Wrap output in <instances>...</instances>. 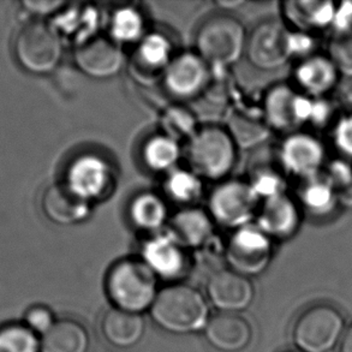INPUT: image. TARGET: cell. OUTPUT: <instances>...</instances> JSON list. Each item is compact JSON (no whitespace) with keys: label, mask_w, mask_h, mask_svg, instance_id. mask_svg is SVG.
<instances>
[{"label":"cell","mask_w":352,"mask_h":352,"mask_svg":"<svg viewBox=\"0 0 352 352\" xmlns=\"http://www.w3.org/2000/svg\"><path fill=\"white\" fill-rule=\"evenodd\" d=\"M204 332L207 342L221 352L242 351L252 338V326L247 320L229 313L212 316Z\"/></svg>","instance_id":"cell-23"},{"label":"cell","mask_w":352,"mask_h":352,"mask_svg":"<svg viewBox=\"0 0 352 352\" xmlns=\"http://www.w3.org/2000/svg\"><path fill=\"white\" fill-rule=\"evenodd\" d=\"M284 352H302L298 350V349H292V350H286V351Z\"/></svg>","instance_id":"cell-46"},{"label":"cell","mask_w":352,"mask_h":352,"mask_svg":"<svg viewBox=\"0 0 352 352\" xmlns=\"http://www.w3.org/2000/svg\"><path fill=\"white\" fill-rule=\"evenodd\" d=\"M89 334L75 320H57L52 329L40 338V352H87Z\"/></svg>","instance_id":"cell-28"},{"label":"cell","mask_w":352,"mask_h":352,"mask_svg":"<svg viewBox=\"0 0 352 352\" xmlns=\"http://www.w3.org/2000/svg\"><path fill=\"white\" fill-rule=\"evenodd\" d=\"M164 197L183 208L195 207L204 195V179L189 168L177 167L162 181Z\"/></svg>","instance_id":"cell-30"},{"label":"cell","mask_w":352,"mask_h":352,"mask_svg":"<svg viewBox=\"0 0 352 352\" xmlns=\"http://www.w3.org/2000/svg\"><path fill=\"white\" fill-rule=\"evenodd\" d=\"M340 352H352V324L344 332L343 338L339 343Z\"/></svg>","instance_id":"cell-43"},{"label":"cell","mask_w":352,"mask_h":352,"mask_svg":"<svg viewBox=\"0 0 352 352\" xmlns=\"http://www.w3.org/2000/svg\"><path fill=\"white\" fill-rule=\"evenodd\" d=\"M21 5L28 14L36 17H48L57 16L67 3L63 0H24Z\"/></svg>","instance_id":"cell-39"},{"label":"cell","mask_w":352,"mask_h":352,"mask_svg":"<svg viewBox=\"0 0 352 352\" xmlns=\"http://www.w3.org/2000/svg\"><path fill=\"white\" fill-rule=\"evenodd\" d=\"M64 43L57 30L45 22H32L19 32L14 54L19 65L34 75H48L62 62Z\"/></svg>","instance_id":"cell-6"},{"label":"cell","mask_w":352,"mask_h":352,"mask_svg":"<svg viewBox=\"0 0 352 352\" xmlns=\"http://www.w3.org/2000/svg\"><path fill=\"white\" fill-rule=\"evenodd\" d=\"M345 319L340 310L329 303L307 308L296 320L292 340L302 352H329L343 338Z\"/></svg>","instance_id":"cell-5"},{"label":"cell","mask_w":352,"mask_h":352,"mask_svg":"<svg viewBox=\"0 0 352 352\" xmlns=\"http://www.w3.org/2000/svg\"><path fill=\"white\" fill-rule=\"evenodd\" d=\"M160 124L162 133L178 142L183 140L188 142L200 129L194 111L182 104L167 106L160 117Z\"/></svg>","instance_id":"cell-33"},{"label":"cell","mask_w":352,"mask_h":352,"mask_svg":"<svg viewBox=\"0 0 352 352\" xmlns=\"http://www.w3.org/2000/svg\"><path fill=\"white\" fill-rule=\"evenodd\" d=\"M237 149L228 129L210 124L200 126L186 142V159L202 179L221 182L236 166Z\"/></svg>","instance_id":"cell-3"},{"label":"cell","mask_w":352,"mask_h":352,"mask_svg":"<svg viewBox=\"0 0 352 352\" xmlns=\"http://www.w3.org/2000/svg\"><path fill=\"white\" fill-rule=\"evenodd\" d=\"M245 54L257 69L283 67L292 58V30L276 19L262 21L248 36Z\"/></svg>","instance_id":"cell-9"},{"label":"cell","mask_w":352,"mask_h":352,"mask_svg":"<svg viewBox=\"0 0 352 352\" xmlns=\"http://www.w3.org/2000/svg\"><path fill=\"white\" fill-rule=\"evenodd\" d=\"M214 224L208 210L195 206L178 210L168 221L167 231L188 250L199 249L213 237Z\"/></svg>","instance_id":"cell-20"},{"label":"cell","mask_w":352,"mask_h":352,"mask_svg":"<svg viewBox=\"0 0 352 352\" xmlns=\"http://www.w3.org/2000/svg\"><path fill=\"white\" fill-rule=\"evenodd\" d=\"M337 200L345 207H352V183L337 191Z\"/></svg>","instance_id":"cell-42"},{"label":"cell","mask_w":352,"mask_h":352,"mask_svg":"<svg viewBox=\"0 0 352 352\" xmlns=\"http://www.w3.org/2000/svg\"><path fill=\"white\" fill-rule=\"evenodd\" d=\"M212 67L195 51L177 53L164 74L166 91L178 100H191L205 96Z\"/></svg>","instance_id":"cell-12"},{"label":"cell","mask_w":352,"mask_h":352,"mask_svg":"<svg viewBox=\"0 0 352 352\" xmlns=\"http://www.w3.org/2000/svg\"><path fill=\"white\" fill-rule=\"evenodd\" d=\"M255 224L272 241L289 239L300 229V208L297 202L286 192L273 196L262 201L257 210Z\"/></svg>","instance_id":"cell-18"},{"label":"cell","mask_w":352,"mask_h":352,"mask_svg":"<svg viewBox=\"0 0 352 352\" xmlns=\"http://www.w3.org/2000/svg\"><path fill=\"white\" fill-rule=\"evenodd\" d=\"M56 322L52 311L45 305H33L24 314L23 324L40 337L47 333Z\"/></svg>","instance_id":"cell-37"},{"label":"cell","mask_w":352,"mask_h":352,"mask_svg":"<svg viewBox=\"0 0 352 352\" xmlns=\"http://www.w3.org/2000/svg\"><path fill=\"white\" fill-rule=\"evenodd\" d=\"M64 182L83 200L93 204L105 199L115 188V167L100 154L83 153L72 159Z\"/></svg>","instance_id":"cell-10"},{"label":"cell","mask_w":352,"mask_h":352,"mask_svg":"<svg viewBox=\"0 0 352 352\" xmlns=\"http://www.w3.org/2000/svg\"><path fill=\"white\" fill-rule=\"evenodd\" d=\"M0 352H40V338L24 324L0 327Z\"/></svg>","instance_id":"cell-35"},{"label":"cell","mask_w":352,"mask_h":352,"mask_svg":"<svg viewBox=\"0 0 352 352\" xmlns=\"http://www.w3.org/2000/svg\"><path fill=\"white\" fill-rule=\"evenodd\" d=\"M344 101H345V104L352 109V83L350 86H348V88L345 89L344 91Z\"/></svg>","instance_id":"cell-45"},{"label":"cell","mask_w":352,"mask_h":352,"mask_svg":"<svg viewBox=\"0 0 352 352\" xmlns=\"http://www.w3.org/2000/svg\"><path fill=\"white\" fill-rule=\"evenodd\" d=\"M248 183L260 200H267L273 196L286 192L285 172L267 162H260L250 168Z\"/></svg>","instance_id":"cell-34"},{"label":"cell","mask_w":352,"mask_h":352,"mask_svg":"<svg viewBox=\"0 0 352 352\" xmlns=\"http://www.w3.org/2000/svg\"><path fill=\"white\" fill-rule=\"evenodd\" d=\"M181 157V142L162 133L149 136L141 148L144 166L155 173L166 175L175 170Z\"/></svg>","instance_id":"cell-31"},{"label":"cell","mask_w":352,"mask_h":352,"mask_svg":"<svg viewBox=\"0 0 352 352\" xmlns=\"http://www.w3.org/2000/svg\"><path fill=\"white\" fill-rule=\"evenodd\" d=\"M313 100L289 85L279 83L266 91L261 111L272 130L295 133L300 125L309 123Z\"/></svg>","instance_id":"cell-11"},{"label":"cell","mask_w":352,"mask_h":352,"mask_svg":"<svg viewBox=\"0 0 352 352\" xmlns=\"http://www.w3.org/2000/svg\"><path fill=\"white\" fill-rule=\"evenodd\" d=\"M109 36L123 47L124 45H138L147 35V19L136 5L125 4L111 11L107 19Z\"/></svg>","instance_id":"cell-27"},{"label":"cell","mask_w":352,"mask_h":352,"mask_svg":"<svg viewBox=\"0 0 352 352\" xmlns=\"http://www.w3.org/2000/svg\"><path fill=\"white\" fill-rule=\"evenodd\" d=\"M244 24L230 14H212L200 24L195 35V52L213 69H228L247 50Z\"/></svg>","instance_id":"cell-4"},{"label":"cell","mask_w":352,"mask_h":352,"mask_svg":"<svg viewBox=\"0 0 352 352\" xmlns=\"http://www.w3.org/2000/svg\"><path fill=\"white\" fill-rule=\"evenodd\" d=\"M54 17V29L62 38H70L76 47L99 35L101 12L94 5L67 4Z\"/></svg>","instance_id":"cell-21"},{"label":"cell","mask_w":352,"mask_h":352,"mask_svg":"<svg viewBox=\"0 0 352 352\" xmlns=\"http://www.w3.org/2000/svg\"><path fill=\"white\" fill-rule=\"evenodd\" d=\"M141 258L157 279L181 280L189 271L188 249L183 247L168 231L151 234L143 242Z\"/></svg>","instance_id":"cell-13"},{"label":"cell","mask_w":352,"mask_h":352,"mask_svg":"<svg viewBox=\"0 0 352 352\" xmlns=\"http://www.w3.org/2000/svg\"><path fill=\"white\" fill-rule=\"evenodd\" d=\"M176 54L170 36L157 30L148 32L136 45L130 60L133 78L146 85H152L164 77Z\"/></svg>","instance_id":"cell-15"},{"label":"cell","mask_w":352,"mask_h":352,"mask_svg":"<svg viewBox=\"0 0 352 352\" xmlns=\"http://www.w3.org/2000/svg\"><path fill=\"white\" fill-rule=\"evenodd\" d=\"M337 6L332 1L291 0L283 4V14L295 32L310 34L333 24Z\"/></svg>","instance_id":"cell-24"},{"label":"cell","mask_w":352,"mask_h":352,"mask_svg":"<svg viewBox=\"0 0 352 352\" xmlns=\"http://www.w3.org/2000/svg\"><path fill=\"white\" fill-rule=\"evenodd\" d=\"M224 255L230 270L248 278L260 276L271 263L272 239L252 223L234 230Z\"/></svg>","instance_id":"cell-8"},{"label":"cell","mask_w":352,"mask_h":352,"mask_svg":"<svg viewBox=\"0 0 352 352\" xmlns=\"http://www.w3.org/2000/svg\"><path fill=\"white\" fill-rule=\"evenodd\" d=\"M294 75L296 83L305 96L324 98L338 83L340 72L331 58L314 53L300 59Z\"/></svg>","instance_id":"cell-22"},{"label":"cell","mask_w":352,"mask_h":352,"mask_svg":"<svg viewBox=\"0 0 352 352\" xmlns=\"http://www.w3.org/2000/svg\"><path fill=\"white\" fill-rule=\"evenodd\" d=\"M336 116V105L324 98H314L309 123L318 128L327 126Z\"/></svg>","instance_id":"cell-40"},{"label":"cell","mask_w":352,"mask_h":352,"mask_svg":"<svg viewBox=\"0 0 352 352\" xmlns=\"http://www.w3.org/2000/svg\"><path fill=\"white\" fill-rule=\"evenodd\" d=\"M324 176L333 186L336 194L352 183V166L344 160H332L327 166L322 168Z\"/></svg>","instance_id":"cell-38"},{"label":"cell","mask_w":352,"mask_h":352,"mask_svg":"<svg viewBox=\"0 0 352 352\" xmlns=\"http://www.w3.org/2000/svg\"><path fill=\"white\" fill-rule=\"evenodd\" d=\"M329 57L340 74L352 77V27L334 32Z\"/></svg>","instance_id":"cell-36"},{"label":"cell","mask_w":352,"mask_h":352,"mask_svg":"<svg viewBox=\"0 0 352 352\" xmlns=\"http://www.w3.org/2000/svg\"><path fill=\"white\" fill-rule=\"evenodd\" d=\"M129 218L136 229L151 234L162 232L170 221L166 199L152 191L140 192L129 205Z\"/></svg>","instance_id":"cell-26"},{"label":"cell","mask_w":352,"mask_h":352,"mask_svg":"<svg viewBox=\"0 0 352 352\" xmlns=\"http://www.w3.org/2000/svg\"><path fill=\"white\" fill-rule=\"evenodd\" d=\"M254 296L255 290L250 278L232 270L215 272L207 283V297L221 313L237 314L248 309Z\"/></svg>","instance_id":"cell-17"},{"label":"cell","mask_w":352,"mask_h":352,"mask_svg":"<svg viewBox=\"0 0 352 352\" xmlns=\"http://www.w3.org/2000/svg\"><path fill=\"white\" fill-rule=\"evenodd\" d=\"M334 141L344 154L352 157V116L339 119L334 129Z\"/></svg>","instance_id":"cell-41"},{"label":"cell","mask_w":352,"mask_h":352,"mask_svg":"<svg viewBox=\"0 0 352 352\" xmlns=\"http://www.w3.org/2000/svg\"><path fill=\"white\" fill-rule=\"evenodd\" d=\"M260 201L248 181L226 178L210 192L208 212L217 224L241 229L256 219Z\"/></svg>","instance_id":"cell-7"},{"label":"cell","mask_w":352,"mask_h":352,"mask_svg":"<svg viewBox=\"0 0 352 352\" xmlns=\"http://www.w3.org/2000/svg\"><path fill=\"white\" fill-rule=\"evenodd\" d=\"M228 129L237 147L250 148L263 142L271 133L262 111L236 109L228 119Z\"/></svg>","instance_id":"cell-29"},{"label":"cell","mask_w":352,"mask_h":352,"mask_svg":"<svg viewBox=\"0 0 352 352\" xmlns=\"http://www.w3.org/2000/svg\"><path fill=\"white\" fill-rule=\"evenodd\" d=\"M41 208L53 224L72 226L86 221L91 213V204L83 200L65 182L48 186L41 197Z\"/></svg>","instance_id":"cell-19"},{"label":"cell","mask_w":352,"mask_h":352,"mask_svg":"<svg viewBox=\"0 0 352 352\" xmlns=\"http://www.w3.org/2000/svg\"><path fill=\"white\" fill-rule=\"evenodd\" d=\"M149 313L160 329L178 336L205 331L212 318L202 292L182 283L159 290Z\"/></svg>","instance_id":"cell-1"},{"label":"cell","mask_w":352,"mask_h":352,"mask_svg":"<svg viewBox=\"0 0 352 352\" xmlns=\"http://www.w3.org/2000/svg\"><path fill=\"white\" fill-rule=\"evenodd\" d=\"M217 5L220 9L224 10H236L239 6H242L243 1H218Z\"/></svg>","instance_id":"cell-44"},{"label":"cell","mask_w":352,"mask_h":352,"mask_svg":"<svg viewBox=\"0 0 352 352\" xmlns=\"http://www.w3.org/2000/svg\"><path fill=\"white\" fill-rule=\"evenodd\" d=\"M106 294L117 309L142 314L155 302L157 276L142 258L116 262L106 276Z\"/></svg>","instance_id":"cell-2"},{"label":"cell","mask_w":352,"mask_h":352,"mask_svg":"<svg viewBox=\"0 0 352 352\" xmlns=\"http://www.w3.org/2000/svg\"><path fill=\"white\" fill-rule=\"evenodd\" d=\"M74 60L87 76L104 80L120 72L125 58L120 45L109 35L99 34L96 38L75 47Z\"/></svg>","instance_id":"cell-16"},{"label":"cell","mask_w":352,"mask_h":352,"mask_svg":"<svg viewBox=\"0 0 352 352\" xmlns=\"http://www.w3.org/2000/svg\"><path fill=\"white\" fill-rule=\"evenodd\" d=\"M326 151L324 143L309 133H287L279 148L283 171L300 177V181L319 175L324 168Z\"/></svg>","instance_id":"cell-14"},{"label":"cell","mask_w":352,"mask_h":352,"mask_svg":"<svg viewBox=\"0 0 352 352\" xmlns=\"http://www.w3.org/2000/svg\"><path fill=\"white\" fill-rule=\"evenodd\" d=\"M101 331L106 340L116 348H133L141 342L146 332L142 314L112 308L101 321Z\"/></svg>","instance_id":"cell-25"},{"label":"cell","mask_w":352,"mask_h":352,"mask_svg":"<svg viewBox=\"0 0 352 352\" xmlns=\"http://www.w3.org/2000/svg\"><path fill=\"white\" fill-rule=\"evenodd\" d=\"M298 200L305 210L316 215L329 214L338 202L333 186L322 171L302 179L298 186Z\"/></svg>","instance_id":"cell-32"}]
</instances>
